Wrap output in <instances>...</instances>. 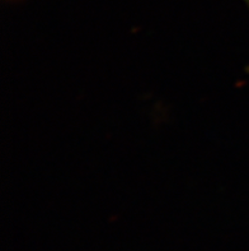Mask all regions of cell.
<instances>
[{"instance_id":"obj_1","label":"cell","mask_w":249,"mask_h":251,"mask_svg":"<svg viewBox=\"0 0 249 251\" xmlns=\"http://www.w3.org/2000/svg\"><path fill=\"white\" fill-rule=\"evenodd\" d=\"M243 1L247 4V6H248V8H249V0H243Z\"/></svg>"}]
</instances>
